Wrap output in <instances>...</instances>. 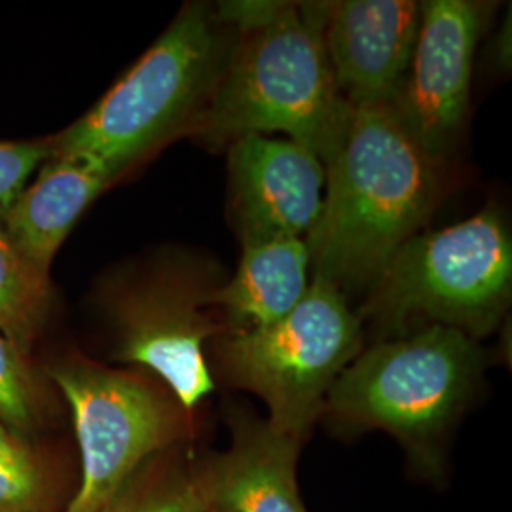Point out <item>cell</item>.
<instances>
[{
	"instance_id": "cell-5",
	"label": "cell",
	"mask_w": 512,
	"mask_h": 512,
	"mask_svg": "<svg viewBox=\"0 0 512 512\" xmlns=\"http://www.w3.org/2000/svg\"><path fill=\"white\" fill-rule=\"evenodd\" d=\"M363 351L361 317L329 281L313 277L283 319L215 338L220 372L268 404L275 431L306 440L338 376Z\"/></svg>"
},
{
	"instance_id": "cell-15",
	"label": "cell",
	"mask_w": 512,
	"mask_h": 512,
	"mask_svg": "<svg viewBox=\"0 0 512 512\" xmlns=\"http://www.w3.org/2000/svg\"><path fill=\"white\" fill-rule=\"evenodd\" d=\"M164 454L143 465L103 512L211 511L205 465L165 461Z\"/></svg>"
},
{
	"instance_id": "cell-11",
	"label": "cell",
	"mask_w": 512,
	"mask_h": 512,
	"mask_svg": "<svg viewBox=\"0 0 512 512\" xmlns=\"http://www.w3.org/2000/svg\"><path fill=\"white\" fill-rule=\"evenodd\" d=\"M323 40L334 82L351 107L391 105L420 27L412 0L321 2Z\"/></svg>"
},
{
	"instance_id": "cell-3",
	"label": "cell",
	"mask_w": 512,
	"mask_h": 512,
	"mask_svg": "<svg viewBox=\"0 0 512 512\" xmlns=\"http://www.w3.org/2000/svg\"><path fill=\"white\" fill-rule=\"evenodd\" d=\"M236 29L217 8L188 4L147 54L73 126L50 139L54 156L116 179L181 131H192L219 86Z\"/></svg>"
},
{
	"instance_id": "cell-19",
	"label": "cell",
	"mask_w": 512,
	"mask_h": 512,
	"mask_svg": "<svg viewBox=\"0 0 512 512\" xmlns=\"http://www.w3.org/2000/svg\"><path fill=\"white\" fill-rule=\"evenodd\" d=\"M54 156L48 141L0 143V222L8 215L35 169Z\"/></svg>"
},
{
	"instance_id": "cell-8",
	"label": "cell",
	"mask_w": 512,
	"mask_h": 512,
	"mask_svg": "<svg viewBox=\"0 0 512 512\" xmlns=\"http://www.w3.org/2000/svg\"><path fill=\"white\" fill-rule=\"evenodd\" d=\"M215 287L198 266L167 264L120 289L110 304L116 359L158 376L186 414L215 391L203 351L226 332L211 313Z\"/></svg>"
},
{
	"instance_id": "cell-12",
	"label": "cell",
	"mask_w": 512,
	"mask_h": 512,
	"mask_svg": "<svg viewBox=\"0 0 512 512\" xmlns=\"http://www.w3.org/2000/svg\"><path fill=\"white\" fill-rule=\"evenodd\" d=\"M226 454L205 463L215 512H306L296 484L302 440L247 412L234 416Z\"/></svg>"
},
{
	"instance_id": "cell-17",
	"label": "cell",
	"mask_w": 512,
	"mask_h": 512,
	"mask_svg": "<svg viewBox=\"0 0 512 512\" xmlns=\"http://www.w3.org/2000/svg\"><path fill=\"white\" fill-rule=\"evenodd\" d=\"M52 473L27 435L0 421V512H52Z\"/></svg>"
},
{
	"instance_id": "cell-7",
	"label": "cell",
	"mask_w": 512,
	"mask_h": 512,
	"mask_svg": "<svg viewBox=\"0 0 512 512\" xmlns=\"http://www.w3.org/2000/svg\"><path fill=\"white\" fill-rule=\"evenodd\" d=\"M73 414L80 486L63 512H103L143 465L186 433V412L147 378L82 359L48 370Z\"/></svg>"
},
{
	"instance_id": "cell-18",
	"label": "cell",
	"mask_w": 512,
	"mask_h": 512,
	"mask_svg": "<svg viewBox=\"0 0 512 512\" xmlns=\"http://www.w3.org/2000/svg\"><path fill=\"white\" fill-rule=\"evenodd\" d=\"M44 412L46 389L29 355L0 332V421L29 437Z\"/></svg>"
},
{
	"instance_id": "cell-4",
	"label": "cell",
	"mask_w": 512,
	"mask_h": 512,
	"mask_svg": "<svg viewBox=\"0 0 512 512\" xmlns=\"http://www.w3.org/2000/svg\"><path fill=\"white\" fill-rule=\"evenodd\" d=\"M511 236L495 209L416 234L391 256L370 287L363 315L385 334L412 323L490 334L511 298Z\"/></svg>"
},
{
	"instance_id": "cell-2",
	"label": "cell",
	"mask_w": 512,
	"mask_h": 512,
	"mask_svg": "<svg viewBox=\"0 0 512 512\" xmlns=\"http://www.w3.org/2000/svg\"><path fill=\"white\" fill-rule=\"evenodd\" d=\"M327 186L306 238L313 277L342 293L376 283L442 194V162L404 131L389 105L353 107L325 162Z\"/></svg>"
},
{
	"instance_id": "cell-6",
	"label": "cell",
	"mask_w": 512,
	"mask_h": 512,
	"mask_svg": "<svg viewBox=\"0 0 512 512\" xmlns=\"http://www.w3.org/2000/svg\"><path fill=\"white\" fill-rule=\"evenodd\" d=\"M480 366L476 340L429 325L361 351L332 385L325 412L342 425L384 429L427 452L467 403Z\"/></svg>"
},
{
	"instance_id": "cell-1",
	"label": "cell",
	"mask_w": 512,
	"mask_h": 512,
	"mask_svg": "<svg viewBox=\"0 0 512 512\" xmlns=\"http://www.w3.org/2000/svg\"><path fill=\"white\" fill-rule=\"evenodd\" d=\"M217 10L236 29V42L190 133L222 148L249 133L281 131L325 164L353 107L332 76L321 2H222Z\"/></svg>"
},
{
	"instance_id": "cell-20",
	"label": "cell",
	"mask_w": 512,
	"mask_h": 512,
	"mask_svg": "<svg viewBox=\"0 0 512 512\" xmlns=\"http://www.w3.org/2000/svg\"><path fill=\"white\" fill-rule=\"evenodd\" d=\"M209 512H215V511H209Z\"/></svg>"
},
{
	"instance_id": "cell-10",
	"label": "cell",
	"mask_w": 512,
	"mask_h": 512,
	"mask_svg": "<svg viewBox=\"0 0 512 512\" xmlns=\"http://www.w3.org/2000/svg\"><path fill=\"white\" fill-rule=\"evenodd\" d=\"M228 147L239 236H308L325 198L321 158L293 139L260 133L243 135Z\"/></svg>"
},
{
	"instance_id": "cell-14",
	"label": "cell",
	"mask_w": 512,
	"mask_h": 512,
	"mask_svg": "<svg viewBox=\"0 0 512 512\" xmlns=\"http://www.w3.org/2000/svg\"><path fill=\"white\" fill-rule=\"evenodd\" d=\"M116 177L97 165L52 156L2 220V228L38 272L48 275L57 249L84 209Z\"/></svg>"
},
{
	"instance_id": "cell-13",
	"label": "cell",
	"mask_w": 512,
	"mask_h": 512,
	"mask_svg": "<svg viewBox=\"0 0 512 512\" xmlns=\"http://www.w3.org/2000/svg\"><path fill=\"white\" fill-rule=\"evenodd\" d=\"M238 270L209 296L226 332L260 329L283 319L310 289V253L304 238H241Z\"/></svg>"
},
{
	"instance_id": "cell-9",
	"label": "cell",
	"mask_w": 512,
	"mask_h": 512,
	"mask_svg": "<svg viewBox=\"0 0 512 512\" xmlns=\"http://www.w3.org/2000/svg\"><path fill=\"white\" fill-rule=\"evenodd\" d=\"M488 18L490 4L484 2L420 4L414 52L389 107L414 143L437 162H444L465 124L476 46Z\"/></svg>"
},
{
	"instance_id": "cell-16",
	"label": "cell",
	"mask_w": 512,
	"mask_h": 512,
	"mask_svg": "<svg viewBox=\"0 0 512 512\" xmlns=\"http://www.w3.org/2000/svg\"><path fill=\"white\" fill-rule=\"evenodd\" d=\"M48 304V275L19 253L0 224V332L25 355L44 327Z\"/></svg>"
}]
</instances>
